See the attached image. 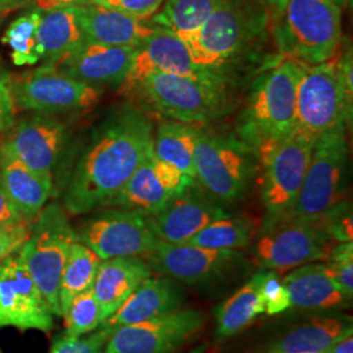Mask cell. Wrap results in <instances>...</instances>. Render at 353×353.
Here are the masks:
<instances>
[{
	"label": "cell",
	"mask_w": 353,
	"mask_h": 353,
	"mask_svg": "<svg viewBox=\"0 0 353 353\" xmlns=\"http://www.w3.org/2000/svg\"><path fill=\"white\" fill-rule=\"evenodd\" d=\"M347 130L322 135L313 147L296 202L281 221L318 224L347 201Z\"/></svg>",
	"instance_id": "5b68a950"
},
{
	"label": "cell",
	"mask_w": 353,
	"mask_h": 353,
	"mask_svg": "<svg viewBox=\"0 0 353 353\" xmlns=\"http://www.w3.org/2000/svg\"><path fill=\"white\" fill-rule=\"evenodd\" d=\"M108 336L109 332L103 328H97L80 338L61 335L52 343L49 353H103Z\"/></svg>",
	"instance_id": "74e56055"
},
{
	"label": "cell",
	"mask_w": 353,
	"mask_h": 353,
	"mask_svg": "<svg viewBox=\"0 0 353 353\" xmlns=\"http://www.w3.org/2000/svg\"><path fill=\"white\" fill-rule=\"evenodd\" d=\"M265 353H270V352H265Z\"/></svg>",
	"instance_id": "816d5d0a"
},
{
	"label": "cell",
	"mask_w": 353,
	"mask_h": 353,
	"mask_svg": "<svg viewBox=\"0 0 353 353\" xmlns=\"http://www.w3.org/2000/svg\"><path fill=\"white\" fill-rule=\"evenodd\" d=\"M268 23L263 0H220L205 23L183 42L194 64L216 72L259 37Z\"/></svg>",
	"instance_id": "3957f363"
},
{
	"label": "cell",
	"mask_w": 353,
	"mask_h": 353,
	"mask_svg": "<svg viewBox=\"0 0 353 353\" xmlns=\"http://www.w3.org/2000/svg\"><path fill=\"white\" fill-rule=\"evenodd\" d=\"M77 7L46 11L37 29V51L45 65H51L84 42Z\"/></svg>",
	"instance_id": "83f0119b"
},
{
	"label": "cell",
	"mask_w": 353,
	"mask_h": 353,
	"mask_svg": "<svg viewBox=\"0 0 353 353\" xmlns=\"http://www.w3.org/2000/svg\"><path fill=\"white\" fill-rule=\"evenodd\" d=\"M183 303L185 292L178 281L163 275H151L99 328H103L110 334L117 328L176 312L183 307Z\"/></svg>",
	"instance_id": "7402d4cb"
},
{
	"label": "cell",
	"mask_w": 353,
	"mask_h": 353,
	"mask_svg": "<svg viewBox=\"0 0 353 353\" xmlns=\"http://www.w3.org/2000/svg\"><path fill=\"white\" fill-rule=\"evenodd\" d=\"M352 330L347 316H316L285 330L267 345L270 353H326Z\"/></svg>",
	"instance_id": "484cf974"
},
{
	"label": "cell",
	"mask_w": 353,
	"mask_h": 353,
	"mask_svg": "<svg viewBox=\"0 0 353 353\" xmlns=\"http://www.w3.org/2000/svg\"><path fill=\"white\" fill-rule=\"evenodd\" d=\"M77 17L87 41L108 46L137 49L154 30L148 21L90 3L77 7Z\"/></svg>",
	"instance_id": "603a6c76"
},
{
	"label": "cell",
	"mask_w": 353,
	"mask_h": 353,
	"mask_svg": "<svg viewBox=\"0 0 353 353\" xmlns=\"http://www.w3.org/2000/svg\"><path fill=\"white\" fill-rule=\"evenodd\" d=\"M255 152L243 141L217 137L196 126L195 181L217 202L232 203L243 196L255 172Z\"/></svg>",
	"instance_id": "9c48e42d"
},
{
	"label": "cell",
	"mask_w": 353,
	"mask_h": 353,
	"mask_svg": "<svg viewBox=\"0 0 353 353\" xmlns=\"http://www.w3.org/2000/svg\"><path fill=\"white\" fill-rule=\"evenodd\" d=\"M261 296L265 303V314L267 316H279L290 309V293L283 278L276 271H262Z\"/></svg>",
	"instance_id": "8d00e7d4"
},
{
	"label": "cell",
	"mask_w": 353,
	"mask_h": 353,
	"mask_svg": "<svg viewBox=\"0 0 353 353\" xmlns=\"http://www.w3.org/2000/svg\"><path fill=\"white\" fill-rule=\"evenodd\" d=\"M326 353H353L352 330H350L341 339L335 341Z\"/></svg>",
	"instance_id": "ee69618b"
},
{
	"label": "cell",
	"mask_w": 353,
	"mask_h": 353,
	"mask_svg": "<svg viewBox=\"0 0 353 353\" xmlns=\"http://www.w3.org/2000/svg\"><path fill=\"white\" fill-rule=\"evenodd\" d=\"M134 48L108 46L84 39L76 49L64 55L52 70L92 87L121 85L132 63Z\"/></svg>",
	"instance_id": "ffe728a7"
},
{
	"label": "cell",
	"mask_w": 353,
	"mask_h": 353,
	"mask_svg": "<svg viewBox=\"0 0 353 353\" xmlns=\"http://www.w3.org/2000/svg\"><path fill=\"white\" fill-rule=\"evenodd\" d=\"M194 182L195 179L182 173L174 165L157 159L152 152L109 205L151 216Z\"/></svg>",
	"instance_id": "e0dca14e"
},
{
	"label": "cell",
	"mask_w": 353,
	"mask_h": 353,
	"mask_svg": "<svg viewBox=\"0 0 353 353\" xmlns=\"http://www.w3.org/2000/svg\"><path fill=\"white\" fill-rule=\"evenodd\" d=\"M353 96L341 77L338 54L322 63L305 64L297 87L294 132L316 143L322 135L347 130Z\"/></svg>",
	"instance_id": "8992f818"
},
{
	"label": "cell",
	"mask_w": 353,
	"mask_h": 353,
	"mask_svg": "<svg viewBox=\"0 0 353 353\" xmlns=\"http://www.w3.org/2000/svg\"><path fill=\"white\" fill-rule=\"evenodd\" d=\"M195 125L165 122L153 132L152 152L157 159L174 165L182 173L195 179Z\"/></svg>",
	"instance_id": "f546056e"
},
{
	"label": "cell",
	"mask_w": 353,
	"mask_h": 353,
	"mask_svg": "<svg viewBox=\"0 0 353 353\" xmlns=\"http://www.w3.org/2000/svg\"><path fill=\"white\" fill-rule=\"evenodd\" d=\"M261 276L262 271L254 274L240 290L217 307L214 330L217 341L239 335L258 316L265 314V303L261 296Z\"/></svg>",
	"instance_id": "f1b7e54d"
},
{
	"label": "cell",
	"mask_w": 353,
	"mask_h": 353,
	"mask_svg": "<svg viewBox=\"0 0 353 353\" xmlns=\"http://www.w3.org/2000/svg\"><path fill=\"white\" fill-rule=\"evenodd\" d=\"M14 117L11 81L3 72H0V130L12 126Z\"/></svg>",
	"instance_id": "60d3db41"
},
{
	"label": "cell",
	"mask_w": 353,
	"mask_h": 353,
	"mask_svg": "<svg viewBox=\"0 0 353 353\" xmlns=\"http://www.w3.org/2000/svg\"><path fill=\"white\" fill-rule=\"evenodd\" d=\"M154 72L191 77L217 76L194 64L183 39L159 26H154L151 36L135 49L131 67L119 85V93L130 96L145 76Z\"/></svg>",
	"instance_id": "ac0fdd59"
},
{
	"label": "cell",
	"mask_w": 353,
	"mask_h": 353,
	"mask_svg": "<svg viewBox=\"0 0 353 353\" xmlns=\"http://www.w3.org/2000/svg\"><path fill=\"white\" fill-rule=\"evenodd\" d=\"M13 101L28 110L39 113H65L94 106L101 96L100 89L77 81L52 70L39 67L21 76L12 87Z\"/></svg>",
	"instance_id": "2e32d148"
},
{
	"label": "cell",
	"mask_w": 353,
	"mask_h": 353,
	"mask_svg": "<svg viewBox=\"0 0 353 353\" xmlns=\"http://www.w3.org/2000/svg\"><path fill=\"white\" fill-rule=\"evenodd\" d=\"M164 1L165 0H88L90 4L117 10L144 21L151 20L161 8Z\"/></svg>",
	"instance_id": "f35d334b"
},
{
	"label": "cell",
	"mask_w": 353,
	"mask_h": 353,
	"mask_svg": "<svg viewBox=\"0 0 353 353\" xmlns=\"http://www.w3.org/2000/svg\"><path fill=\"white\" fill-rule=\"evenodd\" d=\"M26 0H0V16H6L21 7Z\"/></svg>",
	"instance_id": "f6af8a7d"
},
{
	"label": "cell",
	"mask_w": 353,
	"mask_h": 353,
	"mask_svg": "<svg viewBox=\"0 0 353 353\" xmlns=\"http://www.w3.org/2000/svg\"><path fill=\"white\" fill-rule=\"evenodd\" d=\"M227 214L220 203L194 189L192 183L148 219L157 240L166 243H186L203 228Z\"/></svg>",
	"instance_id": "d6986e66"
},
{
	"label": "cell",
	"mask_w": 353,
	"mask_h": 353,
	"mask_svg": "<svg viewBox=\"0 0 353 353\" xmlns=\"http://www.w3.org/2000/svg\"><path fill=\"white\" fill-rule=\"evenodd\" d=\"M314 144L293 132L256 156L263 166L262 201L265 217L261 232L278 224L290 212L301 189Z\"/></svg>",
	"instance_id": "8fae6325"
},
{
	"label": "cell",
	"mask_w": 353,
	"mask_h": 353,
	"mask_svg": "<svg viewBox=\"0 0 353 353\" xmlns=\"http://www.w3.org/2000/svg\"><path fill=\"white\" fill-rule=\"evenodd\" d=\"M0 353H3V351H1V348H0Z\"/></svg>",
	"instance_id": "f907efd6"
},
{
	"label": "cell",
	"mask_w": 353,
	"mask_h": 353,
	"mask_svg": "<svg viewBox=\"0 0 353 353\" xmlns=\"http://www.w3.org/2000/svg\"><path fill=\"white\" fill-rule=\"evenodd\" d=\"M101 261L96 252L79 241L71 246L58 290L61 316L77 294L93 287Z\"/></svg>",
	"instance_id": "4dcf8cb0"
},
{
	"label": "cell",
	"mask_w": 353,
	"mask_h": 353,
	"mask_svg": "<svg viewBox=\"0 0 353 353\" xmlns=\"http://www.w3.org/2000/svg\"><path fill=\"white\" fill-rule=\"evenodd\" d=\"M263 1H265V7L268 10L270 19H272L274 16H276L281 11V8L284 7L287 0H263Z\"/></svg>",
	"instance_id": "bcb514c9"
},
{
	"label": "cell",
	"mask_w": 353,
	"mask_h": 353,
	"mask_svg": "<svg viewBox=\"0 0 353 353\" xmlns=\"http://www.w3.org/2000/svg\"><path fill=\"white\" fill-rule=\"evenodd\" d=\"M270 21L279 50L303 63H322L341 48V8L332 0H287Z\"/></svg>",
	"instance_id": "277c9868"
},
{
	"label": "cell",
	"mask_w": 353,
	"mask_h": 353,
	"mask_svg": "<svg viewBox=\"0 0 353 353\" xmlns=\"http://www.w3.org/2000/svg\"><path fill=\"white\" fill-rule=\"evenodd\" d=\"M0 176L13 207L24 220L33 223L50 198L52 176L38 174L19 160L3 153Z\"/></svg>",
	"instance_id": "4316f807"
},
{
	"label": "cell",
	"mask_w": 353,
	"mask_h": 353,
	"mask_svg": "<svg viewBox=\"0 0 353 353\" xmlns=\"http://www.w3.org/2000/svg\"><path fill=\"white\" fill-rule=\"evenodd\" d=\"M144 259L152 272L194 287L214 285L236 279L245 274L249 265L241 252L161 241Z\"/></svg>",
	"instance_id": "30bf717a"
},
{
	"label": "cell",
	"mask_w": 353,
	"mask_h": 353,
	"mask_svg": "<svg viewBox=\"0 0 353 353\" xmlns=\"http://www.w3.org/2000/svg\"><path fill=\"white\" fill-rule=\"evenodd\" d=\"M50 332L54 314L17 252L0 263V328Z\"/></svg>",
	"instance_id": "9a60e30c"
},
{
	"label": "cell",
	"mask_w": 353,
	"mask_h": 353,
	"mask_svg": "<svg viewBox=\"0 0 353 353\" xmlns=\"http://www.w3.org/2000/svg\"><path fill=\"white\" fill-rule=\"evenodd\" d=\"M186 353H207V347L205 345H203V347L201 345V347H196L195 350Z\"/></svg>",
	"instance_id": "7dc6e473"
},
{
	"label": "cell",
	"mask_w": 353,
	"mask_h": 353,
	"mask_svg": "<svg viewBox=\"0 0 353 353\" xmlns=\"http://www.w3.org/2000/svg\"><path fill=\"white\" fill-rule=\"evenodd\" d=\"M332 242L316 224L280 221L261 232L255 245V262L262 270L290 271L326 261Z\"/></svg>",
	"instance_id": "5bb4252c"
},
{
	"label": "cell",
	"mask_w": 353,
	"mask_h": 353,
	"mask_svg": "<svg viewBox=\"0 0 353 353\" xmlns=\"http://www.w3.org/2000/svg\"><path fill=\"white\" fill-rule=\"evenodd\" d=\"M30 228L32 223L26 220L0 227V263L20 250L29 239Z\"/></svg>",
	"instance_id": "ab89813d"
},
{
	"label": "cell",
	"mask_w": 353,
	"mask_h": 353,
	"mask_svg": "<svg viewBox=\"0 0 353 353\" xmlns=\"http://www.w3.org/2000/svg\"><path fill=\"white\" fill-rule=\"evenodd\" d=\"M328 270L343 296L351 301L353 297V242H339L328 252Z\"/></svg>",
	"instance_id": "d590c367"
},
{
	"label": "cell",
	"mask_w": 353,
	"mask_h": 353,
	"mask_svg": "<svg viewBox=\"0 0 353 353\" xmlns=\"http://www.w3.org/2000/svg\"><path fill=\"white\" fill-rule=\"evenodd\" d=\"M283 57L255 81L243 114V143L256 156L294 132L297 87L305 63Z\"/></svg>",
	"instance_id": "7a4b0ae2"
},
{
	"label": "cell",
	"mask_w": 353,
	"mask_h": 353,
	"mask_svg": "<svg viewBox=\"0 0 353 353\" xmlns=\"http://www.w3.org/2000/svg\"><path fill=\"white\" fill-rule=\"evenodd\" d=\"M204 325L205 316L201 310L182 307L114 330L105 343L103 353H176L194 339Z\"/></svg>",
	"instance_id": "4fadbf2b"
},
{
	"label": "cell",
	"mask_w": 353,
	"mask_h": 353,
	"mask_svg": "<svg viewBox=\"0 0 353 353\" xmlns=\"http://www.w3.org/2000/svg\"><path fill=\"white\" fill-rule=\"evenodd\" d=\"M77 240L102 261L112 258H145L157 245L147 214L135 210H110L85 221L76 232Z\"/></svg>",
	"instance_id": "7c38bea8"
},
{
	"label": "cell",
	"mask_w": 353,
	"mask_h": 353,
	"mask_svg": "<svg viewBox=\"0 0 353 353\" xmlns=\"http://www.w3.org/2000/svg\"><path fill=\"white\" fill-rule=\"evenodd\" d=\"M63 144V125L36 117L23 121L13 130L1 153L19 160L38 174L51 176Z\"/></svg>",
	"instance_id": "44dd1931"
},
{
	"label": "cell",
	"mask_w": 353,
	"mask_h": 353,
	"mask_svg": "<svg viewBox=\"0 0 353 353\" xmlns=\"http://www.w3.org/2000/svg\"><path fill=\"white\" fill-rule=\"evenodd\" d=\"M152 141L153 127L145 114L134 108L115 114L76 165L64 194V208L81 214L109 205L151 154Z\"/></svg>",
	"instance_id": "6da1fadb"
},
{
	"label": "cell",
	"mask_w": 353,
	"mask_h": 353,
	"mask_svg": "<svg viewBox=\"0 0 353 353\" xmlns=\"http://www.w3.org/2000/svg\"><path fill=\"white\" fill-rule=\"evenodd\" d=\"M24 220L20 214L17 212V210L13 207L12 202L10 201L3 182H1V176H0V227L3 225H8V224H14Z\"/></svg>",
	"instance_id": "b9f144b4"
},
{
	"label": "cell",
	"mask_w": 353,
	"mask_h": 353,
	"mask_svg": "<svg viewBox=\"0 0 353 353\" xmlns=\"http://www.w3.org/2000/svg\"><path fill=\"white\" fill-rule=\"evenodd\" d=\"M130 96H137L156 113L174 122L201 125L223 110L221 80L154 72L145 76Z\"/></svg>",
	"instance_id": "52a82bcc"
},
{
	"label": "cell",
	"mask_w": 353,
	"mask_h": 353,
	"mask_svg": "<svg viewBox=\"0 0 353 353\" xmlns=\"http://www.w3.org/2000/svg\"><path fill=\"white\" fill-rule=\"evenodd\" d=\"M77 234L63 207L45 205L32 223L29 239L17 252L28 272L49 303L52 314L61 316L58 290L63 267Z\"/></svg>",
	"instance_id": "ba28073f"
},
{
	"label": "cell",
	"mask_w": 353,
	"mask_h": 353,
	"mask_svg": "<svg viewBox=\"0 0 353 353\" xmlns=\"http://www.w3.org/2000/svg\"><path fill=\"white\" fill-rule=\"evenodd\" d=\"M256 228L250 217L227 214L203 228L186 243L214 250L240 252L252 243Z\"/></svg>",
	"instance_id": "1f68e13d"
},
{
	"label": "cell",
	"mask_w": 353,
	"mask_h": 353,
	"mask_svg": "<svg viewBox=\"0 0 353 353\" xmlns=\"http://www.w3.org/2000/svg\"><path fill=\"white\" fill-rule=\"evenodd\" d=\"M38 8L42 11H52L59 8L79 7L88 3V0H34Z\"/></svg>",
	"instance_id": "7bdbcfd3"
},
{
	"label": "cell",
	"mask_w": 353,
	"mask_h": 353,
	"mask_svg": "<svg viewBox=\"0 0 353 353\" xmlns=\"http://www.w3.org/2000/svg\"><path fill=\"white\" fill-rule=\"evenodd\" d=\"M3 17H4V16H0V21H1V19H3Z\"/></svg>",
	"instance_id": "681fc988"
},
{
	"label": "cell",
	"mask_w": 353,
	"mask_h": 353,
	"mask_svg": "<svg viewBox=\"0 0 353 353\" xmlns=\"http://www.w3.org/2000/svg\"><path fill=\"white\" fill-rule=\"evenodd\" d=\"M334 3H336L341 8H344L348 4V0H332Z\"/></svg>",
	"instance_id": "c3c4849f"
},
{
	"label": "cell",
	"mask_w": 353,
	"mask_h": 353,
	"mask_svg": "<svg viewBox=\"0 0 353 353\" xmlns=\"http://www.w3.org/2000/svg\"><path fill=\"white\" fill-rule=\"evenodd\" d=\"M64 335L80 338L96 331L101 326V309L92 288L80 294L70 303L64 312Z\"/></svg>",
	"instance_id": "e575fe53"
},
{
	"label": "cell",
	"mask_w": 353,
	"mask_h": 353,
	"mask_svg": "<svg viewBox=\"0 0 353 353\" xmlns=\"http://www.w3.org/2000/svg\"><path fill=\"white\" fill-rule=\"evenodd\" d=\"M41 21L38 11L26 13L16 19L6 30L1 42L12 49L16 65H32L39 61L37 51V29Z\"/></svg>",
	"instance_id": "836d02e7"
},
{
	"label": "cell",
	"mask_w": 353,
	"mask_h": 353,
	"mask_svg": "<svg viewBox=\"0 0 353 353\" xmlns=\"http://www.w3.org/2000/svg\"><path fill=\"white\" fill-rule=\"evenodd\" d=\"M87 4H88V3H87Z\"/></svg>",
	"instance_id": "f5cc1de1"
},
{
	"label": "cell",
	"mask_w": 353,
	"mask_h": 353,
	"mask_svg": "<svg viewBox=\"0 0 353 353\" xmlns=\"http://www.w3.org/2000/svg\"><path fill=\"white\" fill-rule=\"evenodd\" d=\"M153 275L144 258H112L101 261L92 290L100 303L102 322L123 305L131 293Z\"/></svg>",
	"instance_id": "cb8c5ba5"
},
{
	"label": "cell",
	"mask_w": 353,
	"mask_h": 353,
	"mask_svg": "<svg viewBox=\"0 0 353 353\" xmlns=\"http://www.w3.org/2000/svg\"><path fill=\"white\" fill-rule=\"evenodd\" d=\"M220 0H165L152 17V24L186 38L195 33L210 17Z\"/></svg>",
	"instance_id": "d6a6232c"
},
{
	"label": "cell",
	"mask_w": 353,
	"mask_h": 353,
	"mask_svg": "<svg viewBox=\"0 0 353 353\" xmlns=\"http://www.w3.org/2000/svg\"><path fill=\"white\" fill-rule=\"evenodd\" d=\"M283 281L290 293V307L313 312L331 310L345 306L348 301L323 262H313L290 270L283 276Z\"/></svg>",
	"instance_id": "d4e9b609"
}]
</instances>
